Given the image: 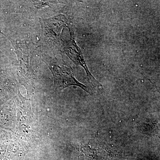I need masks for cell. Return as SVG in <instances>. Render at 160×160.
Masks as SVG:
<instances>
[{
    "mask_svg": "<svg viewBox=\"0 0 160 160\" xmlns=\"http://www.w3.org/2000/svg\"><path fill=\"white\" fill-rule=\"evenodd\" d=\"M59 20V16L40 20L42 28L40 44L50 48L59 49L61 46V38L55 30Z\"/></svg>",
    "mask_w": 160,
    "mask_h": 160,
    "instance_id": "obj_2",
    "label": "cell"
},
{
    "mask_svg": "<svg viewBox=\"0 0 160 160\" xmlns=\"http://www.w3.org/2000/svg\"><path fill=\"white\" fill-rule=\"evenodd\" d=\"M69 31L70 32L71 40L69 44L64 47V51L75 64L77 65H80L85 69L87 73L88 79L92 84L95 86H100V83L92 76L87 68L82 52L75 41L74 30L73 28L72 27L69 28Z\"/></svg>",
    "mask_w": 160,
    "mask_h": 160,
    "instance_id": "obj_3",
    "label": "cell"
},
{
    "mask_svg": "<svg viewBox=\"0 0 160 160\" xmlns=\"http://www.w3.org/2000/svg\"><path fill=\"white\" fill-rule=\"evenodd\" d=\"M17 54L20 65L25 66L29 70L30 58L36 46L26 40H17L9 38Z\"/></svg>",
    "mask_w": 160,
    "mask_h": 160,
    "instance_id": "obj_4",
    "label": "cell"
},
{
    "mask_svg": "<svg viewBox=\"0 0 160 160\" xmlns=\"http://www.w3.org/2000/svg\"><path fill=\"white\" fill-rule=\"evenodd\" d=\"M42 59L49 67L53 75L55 90L61 91L69 86H76L89 93L87 87L75 78L70 67L66 66L57 59L46 55L43 56Z\"/></svg>",
    "mask_w": 160,
    "mask_h": 160,
    "instance_id": "obj_1",
    "label": "cell"
}]
</instances>
